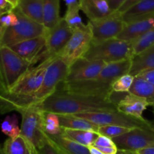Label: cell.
I'll return each mask as SVG.
<instances>
[{"mask_svg": "<svg viewBox=\"0 0 154 154\" xmlns=\"http://www.w3.org/2000/svg\"><path fill=\"white\" fill-rule=\"evenodd\" d=\"M153 28H154V14L126 23L124 29L117 38L132 43Z\"/></svg>", "mask_w": 154, "mask_h": 154, "instance_id": "2e32d148", "label": "cell"}, {"mask_svg": "<svg viewBox=\"0 0 154 154\" xmlns=\"http://www.w3.org/2000/svg\"><path fill=\"white\" fill-rule=\"evenodd\" d=\"M80 10H81L80 6L79 7L67 8L66 14H65L64 17H63L66 20V23L69 24V26L73 30L75 29L81 28V27L84 26L85 25L83 23L81 17L80 16Z\"/></svg>", "mask_w": 154, "mask_h": 154, "instance_id": "4dcf8cb0", "label": "cell"}, {"mask_svg": "<svg viewBox=\"0 0 154 154\" xmlns=\"http://www.w3.org/2000/svg\"><path fill=\"white\" fill-rule=\"evenodd\" d=\"M148 106L150 104L146 99L128 93L117 105V109L126 115L143 119V113Z\"/></svg>", "mask_w": 154, "mask_h": 154, "instance_id": "e0dca14e", "label": "cell"}, {"mask_svg": "<svg viewBox=\"0 0 154 154\" xmlns=\"http://www.w3.org/2000/svg\"><path fill=\"white\" fill-rule=\"evenodd\" d=\"M0 154H5V153L3 147H2L1 145H0Z\"/></svg>", "mask_w": 154, "mask_h": 154, "instance_id": "c3c4849f", "label": "cell"}, {"mask_svg": "<svg viewBox=\"0 0 154 154\" xmlns=\"http://www.w3.org/2000/svg\"><path fill=\"white\" fill-rule=\"evenodd\" d=\"M67 5V8L79 7V0H63Z\"/></svg>", "mask_w": 154, "mask_h": 154, "instance_id": "b9f144b4", "label": "cell"}, {"mask_svg": "<svg viewBox=\"0 0 154 154\" xmlns=\"http://www.w3.org/2000/svg\"><path fill=\"white\" fill-rule=\"evenodd\" d=\"M135 77L130 74L123 75L116 80L111 86L112 91L117 93H129L132 87Z\"/></svg>", "mask_w": 154, "mask_h": 154, "instance_id": "1f68e13d", "label": "cell"}, {"mask_svg": "<svg viewBox=\"0 0 154 154\" xmlns=\"http://www.w3.org/2000/svg\"><path fill=\"white\" fill-rule=\"evenodd\" d=\"M103 154H117L118 148L117 147H98Z\"/></svg>", "mask_w": 154, "mask_h": 154, "instance_id": "60d3db41", "label": "cell"}, {"mask_svg": "<svg viewBox=\"0 0 154 154\" xmlns=\"http://www.w3.org/2000/svg\"><path fill=\"white\" fill-rule=\"evenodd\" d=\"M117 154H138L136 152L129 151V150H118Z\"/></svg>", "mask_w": 154, "mask_h": 154, "instance_id": "bcb514c9", "label": "cell"}, {"mask_svg": "<svg viewBox=\"0 0 154 154\" xmlns=\"http://www.w3.org/2000/svg\"><path fill=\"white\" fill-rule=\"evenodd\" d=\"M38 105L45 112L64 115L117 110V106L106 98L84 96L62 90H57L42 103Z\"/></svg>", "mask_w": 154, "mask_h": 154, "instance_id": "6da1fadb", "label": "cell"}, {"mask_svg": "<svg viewBox=\"0 0 154 154\" xmlns=\"http://www.w3.org/2000/svg\"><path fill=\"white\" fill-rule=\"evenodd\" d=\"M14 9L11 4L7 0H0V17L2 15L12 11Z\"/></svg>", "mask_w": 154, "mask_h": 154, "instance_id": "8d00e7d4", "label": "cell"}, {"mask_svg": "<svg viewBox=\"0 0 154 154\" xmlns=\"http://www.w3.org/2000/svg\"><path fill=\"white\" fill-rule=\"evenodd\" d=\"M0 91H1V87H0Z\"/></svg>", "mask_w": 154, "mask_h": 154, "instance_id": "681fc988", "label": "cell"}, {"mask_svg": "<svg viewBox=\"0 0 154 154\" xmlns=\"http://www.w3.org/2000/svg\"><path fill=\"white\" fill-rule=\"evenodd\" d=\"M88 148H89V151H90V154H103L102 153V151L98 148V147H95V146L93 145L90 146V147H89Z\"/></svg>", "mask_w": 154, "mask_h": 154, "instance_id": "ee69618b", "label": "cell"}, {"mask_svg": "<svg viewBox=\"0 0 154 154\" xmlns=\"http://www.w3.org/2000/svg\"><path fill=\"white\" fill-rule=\"evenodd\" d=\"M17 8L26 17L44 25L43 0H19Z\"/></svg>", "mask_w": 154, "mask_h": 154, "instance_id": "603a6c76", "label": "cell"}, {"mask_svg": "<svg viewBox=\"0 0 154 154\" xmlns=\"http://www.w3.org/2000/svg\"><path fill=\"white\" fill-rule=\"evenodd\" d=\"M70 65L60 57H56L48 66L42 87L33 96L34 104H41L54 94L60 84L66 80Z\"/></svg>", "mask_w": 154, "mask_h": 154, "instance_id": "52a82bcc", "label": "cell"}, {"mask_svg": "<svg viewBox=\"0 0 154 154\" xmlns=\"http://www.w3.org/2000/svg\"><path fill=\"white\" fill-rule=\"evenodd\" d=\"M46 46V34L10 46L20 57L35 65L38 61H43V55Z\"/></svg>", "mask_w": 154, "mask_h": 154, "instance_id": "9a60e30c", "label": "cell"}, {"mask_svg": "<svg viewBox=\"0 0 154 154\" xmlns=\"http://www.w3.org/2000/svg\"><path fill=\"white\" fill-rule=\"evenodd\" d=\"M47 137L63 154H90L88 147L66 138L62 134L57 135L47 134Z\"/></svg>", "mask_w": 154, "mask_h": 154, "instance_id": "d6986e66", "label": "cell"}, {"mask_svg": "<svg viewBox=\"0 0 154 154\" xmlns=\"http://www.w3.org/2000/svg\"><path fill=\"white\" fill-rule=\"evenodd\" d=\"M129 93L146 99L150 106L154 107V84L135 76Z\"/></svg>", "mask_w": 154, "mask_h": 154, "instance_id": "484cf974", "label": "cell"}, {"mask_svg": "<svg viewBox=\"0 0 154 154\" xmlns=\"http://www.w3.org/2000/svg\"><path fill=\"white\" fill-rule=\"evenodd\" d=\"M14 11L17 16L18 23L14 26L6 29L0 47H10L46 34L47 29L44 25L26 17L17 8L14 9Z\"/></svg>", "mask_w": 154, "mask_h": 154, "instance_id": "8992f818", "label": "cell"}, {"mask_svg": "<svg viewBox=\"0 0 154 154\" xmlns=\"http://www.w3.org/2000/svg\"><path fill=\"white\" fill-rule=\"evenodd\" d=\"M136 153L138 154H154V146L141 149V150H138Z\"/></svg>", "mask_w": 154, "mask_h": 154, "instance_id": "7bdbcfd3", "label": "cell"}, {"mask_svg": "<svg viewBox=\"0 0 154 154\" xmlns=\"http://www.w3.org/2000/svg\"><path fill=\"white\" fill-rule=\"evenodd\" d=\"M5 154H38L37 149L23 135L8 138L3 145Z\"/></svg>", "mask_w": 154, "mask_h": 154, "instance_id": "7402d4cb", "label": "cell"}, {"mask_svg": "<svg viewBox=\"0 0 154 154\" xmlns=\"http://www.w3.org/2000/svg\"><path fill=\"white\" fill-rule=\"evenodd\" d=\"M152 14H154V0H141L122 14V17L125 23H129Z\"/></svg>", "mask_w": 154, "mask_h": 154, "instance_id": "44dd1931", "label": "cell"}, {"mask_svg": "<svg viewBox=\"0 0 154 154\" xmlns=\"http://www.w3.org/2000/svg\"><path fill=\"white\" fill-rule=\"evenodd\" d=\"M0 19H1V22L2 25L6 29L14 26L18 23V17L17 16L16 13L14 11V10L12 11H10L8 13L2 15L0 17Z\"/></svg>", "mask_w": 154, "mask_h": 154, "instance_id": "836d02e7", "label": "cell"}, {"mask_svg": "<svg viewBox=\"0 0 154 154\" xmlns=\"http://www.w3.org/2000/svg\"><path fill=\"white\" fill-rule=\"evenodd\" d=\"M107 63L104 61H91L80 58L69 66V73L63 83L78 82L96 78Z\"/></svg>", "mask_w": 154, "mask_h": 154, "instance_id": "5bb4252c", "label": "cell"}, {"mask_svg": "<svg viewBox=\"0 0 154 154\" xmlns=\"http://www.w3.org/2000/svg\"><path fill=\"white\" fill-rule=\"evenodd\" d=\"M133 56L131 42L114 38L101 42H92L83 58L91 61H104L108 64L132 59Z\"/></svg>", "mask_w": 154, "mask_h": 154, "instance_id": "7a4b0ae2", "label": "cell"}, {"mask_svg": "<svg viewBox=\"0 0 154 154\" xmlns=\"http://www.w3.org/2000/svg\"><path fill=\"white\" fill-rule=\"evenodd\" d=\"M60 0H43L44 26L47 30L54 28L62 17L60 16Z\"/></svg>", "mask_w": 154, "mask_h": 154, "instance_id": "d4e9b609", "label": "cell"}, {"mask_svg": "<svg viewBox=\"0 0 154 154\" xmlns=\"http://www.w3.org/2000/svg\"><path fill=\"white\" fill-rule=\"evenodd\" d=\"M154 69V45L132 58L129 74L135 77L144 71Z\"/></svg>", "mask_w": 154, "mask_h": 154, "instance_id": "ffe728a7", "label": "cell"}, {"mask_svg": "<svg viewBox=\"0 0 154 154\" xmlns=\"http://www.w3.org/2000/svg\"><path fill=\"white\" fill-rule=\"evenodd\" d=\"M7 1L9 2L14 8H16L18 6V4H19V0H7Z\"/></svg>", "mask_w": 154, "mask_h": 154, "instance_id": "7dc6e473", "label": "cell"}, {"mask_svg": "<svg viewBox=\"0 0 154 154\" xmlns=\"http://www.w3.org/2000/svg\"><path fill=\"white\" fill-rule=\"evenodd\" d=\"M134 56L140 54L154 45V28L132 42Z\"/></svg>", "mask_w": 154, "mask_h": 154, "instance_id": "f546056e", "label": "cell"}, {"mask_svg": "<svg viewBox=\"0 0 154 154\" xmlns=\"http://www.w3.org/2000/svg\"><path fill=\"white\" fill-rule=\"evenodd\" d=\"M37 151L38 154H63L50 141L48 138H47L45 142L37 149Z\"/></svg>", "mask_w": 154, "mask_h": 154, "instance_id": "e575fe53", "label": "cell"}, {"mask_svg": "<svg viewBox=\"0 0 154 154\" xmlns=\"http://www.w3.org/2000/svg\"><path fill=\"white\" fill-rule=\"evenodd\" d=\"M45 130L48 135H57L63 133V129L60 126L57 114L45 111Z\"/></svg>", "mask_w": 154, "mask_h": 154, "instance_id": "f1b7e54d", "label": "cell"}, {"mask_svg": "<svg viewBox=\"0 0 154 154\" xmlns=\"http://www.w3.org/2000/svg\"><path fill=\"white\" fill-rule=\"evenodd\" d=\"M62 135L75 142L89 147L94 144L99 134L93 131L63 129Z\"/></svg>", "mask_w": 154, "mask_h": 154, "instance_id": "4316f807", "label": "cell"}, {"mask_svg": "<svg viewBox=\"0 0 154 154\" xmlns=\"http://www.w3.org/2000/svg\"><path fill=\"white\" fill-rule=\"evenodd\" d=\"M73 33V29L63 17L51 29L47 30L46 46L43 55V61L56 57L66 47Z\"/></svg>", "mask_w": 154, "mask_h": 154, "instance_id": "8fae6325", "label": "cell"}, {"mask_svg": "<svg viewBox=\"0 0 154 154\" xmlns=\"http://www.w3.org/2000/svg\"><path fill=\"white\" fill-rule=\"evenodd\" d=\"M60 120V126L63 129L87 130L98 132L99 126L91 123L86 119L81 118L75 115H64L57 114Z\"/></svg>", "mask_w": 154, "mask_h": 154, "instance_id": "cb8c5ba5", "label": "cell"}, {"mask_svg": "<svg viewBox=\"0 0 154 154\" xmlns=\"http://www.w3.org/2000/svg\"><path fill=\"white\" fill-rule=\"evenodd\" d=\"M32 65L20 57L9 47H0V87L8 92Z\"/></svg>", "mask_w": 154, "mask_h": 154, "instance_id": "3957f363", "label": "cell"}, {"mask_svg": "<svg viewBox=\"0 0 154 154\" xmlns=\"http://www.w3.org/2000/svg\"><path fill=\"white\" fill-rule=\"evenodd\" d=\"M21 114V135L26 138L36 149L47 140L45 130V111L38 104L28 105L18 110Z\"/></svg>", "mask_w": 154, "mask_h": 154, "instance_id": "277c9868", "label": "cell"}, {"mask_svg": "<svg viewBox=\"0 0 154 154\" xmlns=\"http://www.w3.org/2000/svg\"><path fill=\"white\" fill-rule=\"evenodd\" d=\"M132 129H129V128L119 126H102L99 127L98 133L99 135L114 138L124 135V134L130 132Z\"/></svg>", "mask_w": 154, "mask_h": 154, "instance_id": "d6a6232c", "label": "cell"}, {"mask_svg": "<svg viewBox=\"0 0 154 154\" xmlns=\"http://www.w3.org/2000/svg\"><path fill=\"white\" fill-rule=\"evenodd\" d=\"M126 0H107L113 11H117Z\"/></svg>", "mask_w": 154, "mask_h": 154, "instance_id": "ab89813d", "label": "cell"}, {"mask_svg": "<svg viewBox=\"0 0 154 154\" xmlns=\"http://www.w3.org/2000/svg\"><path fill=\"white\" fill-rule=\"evenodd\" d=\"M75 116L86 119L99 126H119L129 128V129L143 128V129H154V125L146 119H138L136 117H131L120 112L117 110L85 112L76 114Z\"/></svg>", "mask_w": 154, "mask_h": 154, "instance_id": "5b68a950", "label": "cell"}, {"mask_svg": "<svg viewBox=\"0 0 154 154\" xmlns=\"http://www.w3.org/2000/svg\"><path fill=\"white\" fill-rule=\"evenodd\" d=\"M153 112H154V111H153Z\"/></svg>", "mask_w": 154, "mask_h": 154, "instance_id": "f907efd6", "label": "cell"}, {"mask_svg": "<svg viewBox=\"0 0 154 154\" xmlns=\"http://www.w3.org/2000/svg\"><path fill=\"white\" fill-rule=\"evenodd\" d=\"M1 130L5 135L11 138H14L21 135L20 128L18 125V118L16 114L7 116L1 124Z\"/></svg>", "mask_w": 154, "mask_h": 154, "instance_id": "83f0119b", "label": "cell"}, {"mask_svg": "<svg viewBox=\"0 0 154 154\" xmlns=\"http://www.w3.org/2000/svg\"><path fill=\"white\" fill-rule=\"evenodd\" d=\"M93 146L96 147H117L114 144L112 138L105 135H99L97 139L95 141Z\"/></svg>", "mask_w": 154, "mask_h": 154, "instance_id": "d590c367", "label": "cell"}, {"mask_svg": "<svg viewBox=\"0 0 154 154\" xmlns=\"http://www.w3.org/2000/svg\"><path fill=\"white\" fill-rule=\"evenodd\" d=\"M6 28L2 25L1 22V19H0V45H1V42H2V39L3 35H4V33L5 32Z\"/></svg>", "mask_w": 154, "mask_h": 154, "instance_id": "f6af8a7d", "label": "cell"}, {"mask_svg": "<svg viewBox=\"0 0 154 154\" xmlns=\"http://www.w3.org/2000/svg\"><path fill=\"white\" fill-rule=\"evenodd\" d=\"M112 139L118 150L137 152L154 146V129L136 128Z\"/></svg>", "mask_w": 154, "mask_h": 154, "instance_id": "4fadbf2b", "label": "cell"}, {"mask_svg": "<svg viewBox=\"0 0 154 154\" xmlns=\"http://www.w3.org/2000/svg\"><path fill=\"white\" fill-rule=\"evenodd\" d=\"M63 85L62 90L68 93H76L84 96L103 97L108 99L112 92V83L102 79L100 77L87 81L78 82L62 83Z\"/></svg>", "mask_w": 154, "mask_h": 154, "instance_id": "7c38bea8", "label": "cell"}, {"mask_svg": "<svg viewBox=\"0 0 154 154\" xmlns=\"http://www.w3.org/2000/svg\"><path fill=\"white\" fill-rule=\"evenodd\" d=\"M81 10L90 20L102 19L113 13L107 0H79Z\"/></svg>", "mask_w": 154, "mask_h": 154, "instance_id": "ac0fdd59", "label": "cell"}, {"mask_svg": "<svg viewBox=\"0 0 154 154\" xmlns=\"http://www.w3.org/2000/svg\"><path fill=\"white\" fill-rule=\"evenodd\" d=\"M141 0H126L125 2L123 3L121 5V7L118 9L117 11L120 12V14H123L124 12H126L128 9L130 8L131 7H132L133 5H135V4H137L138 2H141Z\"/></svg>", "mask_w": 154, "mask_h": 154, "instance_id": "f35d334b", "label": "cell"}, {"mask_svg": "<svg viewBox=\"0 0 154 154\" xmlns=\"http://www.w3.org/2000/svg\"><path fill=\"white\" fill-rule=\"evenodd\" d=\"M93 33V42H101L117 38L124 29L125 22L122 14L114 11L109 16L102 19L89 20Z\"/></svg>", "mask_w": 154, "mask_h": 154, "instance_id": "30bf717a", "label": "cell"}, {"mask_svg": "<svg viewBox=\"0 0 154 154\" xmlns=\"http://www.w3.org/2000/svg\"><path fill=\"white\" fill-rule=\"evenodd\" d=\"M54 58L55 57L47 59L38 66L29 69L6 93L17 96L33 97L42 87L47 68Z\"/></svg>", "mask_w": 154, "mask_h": 154, "instance_id": "ba28073f", "label": "cell"}, {"mask_svg": "<svg viewBox=\"0 0 154 154\" xmlns=\"http://www.w3.org/2000/svg\"><path fill=\"white\" fill-rule=\"evenodd\" d=\"M136 76L139 77V78H142V79L154 84V69L144 71V72H142L140 74H138Z\"/></svg>", "mask_w": 154, "mask_h": 154, "instance_id": "74e56055", "label": "cell"}, {"mask_svg": "<svg viewBox=\"0 0 154 154\" xmlns=\"http://www.w3.org/2000/svg\"><path fill=\"white\" fill-rule=\"evenodd\" d=\"M93 42V33L90 24H85L81 28L75 29L70 40L58 57L63 58L69 65L84 57Z\"/></svg>", "mask_w": 154, "mask_h": 154, "instance_id": "9c48e42d", "label": "cell"}]
</instances>
